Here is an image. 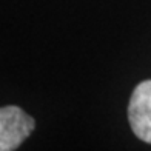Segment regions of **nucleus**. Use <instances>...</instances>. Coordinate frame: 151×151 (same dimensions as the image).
I'll list each match as a JSON object with an SVG mask.
<instances>
[{
  "instance_id": "1",
  "label": "nucleus",
  "mask_w": 151,
  "mask_h": 151,
  "mask_svg": "<svg viewBox=\"0 0 151 151\" xmlns=\"http://www.w3.org/2000/svg\"><path fill=\"white\" fill-rule=\"evenodd\" d=\"M36 122L22 108L9 105L0 108V151H12L19 148L28 137Z\"/></svg>"
},
{
  "instance_id": "2",
  "label": "nucleus",
  "mask_w": 151,
  "mask_h": 151,
  "mask_svg": "<svg viewBox=\"0 0 151 151\" xmlns=\"http://www.w3.org/2000/svg\"><path fill=\"white\" fill-rule=\"evenodd\" d=\"M128 119L133 133L140 140L151 143V80L142 82L133 91Z\"/></svg>"
}]
</instances>
